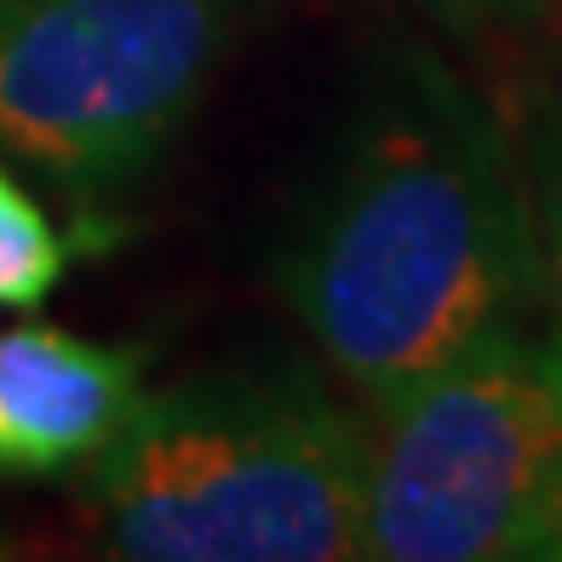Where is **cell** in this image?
<instances>
[{
	"label": "cell",
	"mask_w": 562,
	"mask_h": 562,
	"mask_svg": "<svg viewBox=\"0 0 562 562\" xmlns=\"http://www.w3.org/2000/svg\"><path fill=\"white\" fill-rule=\"evenodd\" d=\"M299 327L368 402H391L540 304L528 172L482 98L396 53L276 252Z\"/></svg>",
	"instance_id": "obj_1"
},
{
	"label": "cell",
	"mask_w": 562,
	"mask_h": 562,
	"mask_svg": "<svg viewBox=\"0 0 562 562\" xmlns=\"http://www.w3.org/2000/svg\"><path fill=\"white\" fill-rule=\"evenodd\" d=\"M144 396L138 345L18 322L0 334V482L75 476Z\"/></svg>",
	"instance_id": "obj_5"
},
{
	"label": "cell",
	"mask_w": 562,
	"mask_h": 562,
	"mask_svg": "<svg viewBox=\"0 0 562 562\" xmlns=\"http://www.w3.org/2000/svg\"><path fill=\"white\" fill-rule=\"evenodd\" d=\"M252 0H0V156L75 207L161 167Z\"/></svg>",
	"instance_id": "obj_4"
},
{
	"label": "cell",
	"mask_w": 562,
	"mask_h": 562,
	"mask_svg": "<svg viewBox=\"0 0 562 562\" xmlns=\"http://www.w3.org/2000/svg\"><path fill=\"white\" fill-rule=\"evenodd\" d=\"M414 7L448 23V30H499V23L540 18L546 0H414Z\"/></svg>",
	"instance_id": "obj_8"
},
{
	"label": "cell",
	"mask_w": 562,
	"mask_h": 562,
	"mask_svg": "<svg viewBox=\"0 0 562 562\" xmlns=\"http://www.w3.org/2000/svg\"><path fill=\"white\" fill-rule=\"evenodd\" d=\"M528 207L533 241H540V281L546 304L562 327V110H546L528 133Z\"/></svg>",
	"instance_id": "obj_7"
},
{
	"label": "cell",
	"mask_w": 562,
	"mask_h": 562,
	"mask_svg": "<svg viewBox=\"0 0 562 562\" xmlns=\"http://www.w3.org/2000/svg\"><path fill=\"white\" fill-rule=\"evenodd\" d=\"M528 557H546V562H562V488L551 494V505H546V517H540V528H533V540H528Z\"/></svg>",
	"instance_id": "obj_9"
},
{
	"label": "cell",
	"mask_w": 562,
	"mask_h": 562,
	"mask_svg": "<svg viewBox=\"0 0 562 562\" xmlns=\"http://www.w3.org/2000/svg\"><path fill=\"white\" fill-rule=\"evenodd\" d=\"M362 419L304 362H229L138 396L81 510L138 562H339L362 557Z\"/></svg>",
	"instance_id": "obj_2"
},
{
	"label": "cell",
	"mask_w": 562,
	"mask_h": 562,
	"mask_svg": "<svg viewBox=\"0 0 562 562\" xmlns=\"http://www.w3.org/2000/svg\"><path fill=\"white\" fill-rule=\"evenodd\" d=\"M373 407L362 557H528L562 488V327L505 322Z\"/></svg>",
	"instance_id": "obj_3"
},
{
	"label": "cell",
	"mask_w": 562,
	"mask_h": 562,
	"mask_svg": "<svg viewBox=\"0 0 562 562\" xmlns=\"http://www.w3.org/2000/svg\"><path fill=\"white\" fill-rule=\"evenodd\" d=\"M69 276V247L0 161V311H41Z\"/></svg>",
	"instance_id": "obj_6"
}]
</instances>
